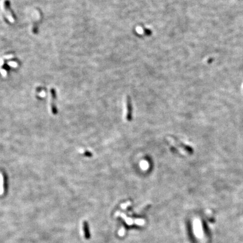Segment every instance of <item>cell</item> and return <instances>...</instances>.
I'll return each mask as SVG.
<instances>
[{
    "label": "cell",
    "instance_id": "cell-2",
    "mask_svg": "<svg viewBox=\"0 0 243 243\" xmlns=\"http://www.w3.org/2000/svg\"><path fill=\"white\" fill-rule=\"evenodd\" d=\"M56 94L55 90L51 88L50 91V111L53 115H55L57 113V109L56 106Z\"/></svg>",
    "mask_w": 243,
    "mask_h": 243
},
{
    "label": "cell",
    "instance_id": "cell-5",
    "mask_svg": "<svg viewBox=\"0 0 243 243\" xmlns=\"http://www.w3.org/2000/svg\"><path fill=\"white\" fill-rule=\"evenodd\" d=\"M131 114H132V105L131 101L129 98L127 99V115L126 118L127 120L131 119Z\"/></svg>",
    "mask_w": 243,
    "mask_h": 243
},
{
    "label": "cell",
    "instance_id": "cell-1",
    "mask_svg": "<svg viewBox=\"0 0 243 243\" xmlns=\"http://www.w3.org/2000/svg\"><path fill=\"white\" fill-rule=\"evenodd\" d=\"M2 7L3 11L7 19L11 23L15 22V18L13 16L12 12L10 8V2L8 0H3L2 3Z\"/></svg>",
    "mask_w": 243,
    "mask_h": 243
},
{
    "label": "cell",
    "instance_id": "cell-3",
    "mask_svg": "<svg viewBox=\"0 0 243 243\" xmlns=\"http://www.w3.org/2000/svg\"><path fill=\"white\" fill-rule=\"evenodd\" d=\"M170 140L171 141V142L172 141V142L173 143V144H174V145H176L177 147H179V148H181V149H182V150L186 151V153H188V154L193 153V150L191 147H190V146L185 145L184 144H182V143H181V142L177 141L176 139L171 138Z\"/></svg>",
    "mask_w": 243,
    "mask_h": 243
},
{
    "label": "cell",
    "instance_id": "cell-6",
    "mask_svg": "<svg viewBox=\"0 0 243 243\" xmlns=\"http://www.w3.org/2000/svg\"><path fill=\"white\" fill-rule=\"evenodd\" d=\"M5 192L4 187V176L2 173H0V195H2Z\"/></svg>",
    "mask_w": 243,
    "mask_h": 243
},
{
    "label": "cell",
    "instance_id": "cell-4",
    "mask_svg": "<svg viewBox=\"0 0 243 243\" xmlns=\"http://www.w3.org/2000/svg\"><path fill=\"white\" fill-rule=\"evenodd\" d=\"M83 230L84 232V235L86 239L88 240L91 237V234L89 230L88 223L87 221H85L83 223Z\"/></svg>",
    "mask_w": 243,
    "mask_h": 243
}]
</instances>
